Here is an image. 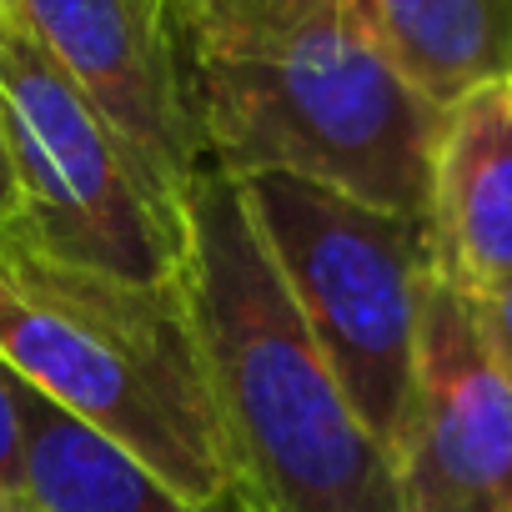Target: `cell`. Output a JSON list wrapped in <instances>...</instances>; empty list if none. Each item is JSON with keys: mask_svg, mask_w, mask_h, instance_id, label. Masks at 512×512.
Here are the masks:
<instances>
[{"mask_svg": "<svg viewBox=\"0 0 512 512\" xmlns=\"http://www.w3.org/2000/svg\"><path fill=\"white\" fill-rule=\"evenodd\" d=\"M201 166L307 176L427 216L437 106L377 51L347 0H161Z\"/></svg>", "mask_w": 512, "mask_h": 512, "instance_id": "obj_1", "label": "cell"}, {"mask_svg": "<svg viewBox=\"0 0 512 512\" xmlns=\"http://www.w3.org/2000/svg\"><path fill=\"white\" fill-rule=\"evenodd\" d=\"M231 477L262 512H402L392 452L367 432L272 256L241 186L201 166L186 186L181 267Z\"/></svg>", "mask_w": 512, "mask_h": 512, "instance_id": "obj_2", "label": "cell"}, {"mask_svg": "<svg viewBox=\"0 0 512 512\" xmlns=\"http://www.w3.org/2000/svg\"><path fill=\"white\" fill-rule=\"evenodd\" d=\"M0 357L176 497L236 482L181 277L126 282L0 236Z\"/></svg>", "mask_w": 512, "mask_h": 512, "instance_id": "obj_3", "label": "cell"}, {"mask_svg": "<svg viewBox=\"0 0 512 512\" xmlns=\"http://www.w3.org/2000/svg\"><path fill=\"white\" fill-rule=\"evenodd\" d=\"M236 186L317 352L367 432L392 447L412 387L422 297L437 277L427 216L387 211L307 176H246Z\"/></svg>", "mask_w": 512, "mask_h": 512, "instance_id": "obj_4", "label": "cell"}, {"mask_svg": "<svg viewBox=\"0 0 512 512\" xmlns=\"http://www.w3.org/2000/svg\"><path fill=\"white\" fill-rule=\"evenodd\" d=\"M0 106L21 181L16 241L66 267L126 282L181 277L186 201L151 181L21 11L0 21Z\"/></svg>", "mask_w": 512, "mask_h": 512, "instance_id": "obj_5", "label": "cell"}, {"mask_svg": "<svg viewBox=\"0 0 512 512\" xmlns=\"http://www.w3.org/2000/svg\"><path fill=\"white\" fill-rule=\"evenodd\" d=\"M402 512H512V377L477 302L432 277L417 362L392 437Z\"/></svg>", "mask_w": 512, "mask_h": 512, "instance_id": "obj_6", "label": "cell"}, {"mask_svg": "<svg viewBox=\"0 0 512 512\" xmlns=\"http://www.w3.org/2000/svg\"><path fill=\"white\" fill-rule=\"evenodd\" d=\"M16 11L151 181L186 201L201 156L181 111L161 0H16Z\"/></svg>", "mask_w": 512, "mask_h": 512, "instance_id": "obj_7", "label": "cell"}, {"mask_svg": "<svg viewBox=\"0 0 512 512\" xmlns=\"http://www.w3.org/2000/svg\"><path fill=\"white\" fill-rule=\"evenodd\" d=\"M427 226L442 282L472 302L512 287V76L437 116Z\"/></svg>", "mask_w": 512, "mask_h": 512, "instance_id": "obj_8", "label": "cell"}, {"mask_svg": "<svg viewBox=\"0 0 512 512\" xmlns=\"http://www.w3.org/2000/svg\"><path fill=\"white\" fill-rule=\"evenodd\" d=\"M397 76L447 111L512 76V0H347Z\"/></svg>", "mask_w": 512, "mask_h": 512, "instance_id": "obj_9", "label": "cell"}, {"mask_svg": "<svg viewBox=\"0 0 512 512\" xmlns=\"http://www.w3.org/2000/svg\"><path fill=\"white\" fill-rule=\"evenodd\" d=\"M26 492L41 512H262L256 497L231 482L211 502H186L146 467L116 452L106 437L51 407L31 387V467Z\"/></svg>", "mask_w": 512, "mask_h": 512, "instance_id": "obj_10", "label": "cell"}, {"mask_svg": "<svg viewBox=\"0 0 512 512\" xmlns=\"http://www.w3.org/2000/svg\"><path fill=\"white\" fill-rule=\"evenodd\" d=\"M31 382L0 357V497H31Z\"/></svg>", "mask_w": 512, "mask_h": 512, "instance_id": "obj_11", "label": "cell"}, {"mask_svg": "<svg viewBox=\"0 0 512 512\" xmlns=\"http://www.w3.org/2000/svg\"><path fill=\"white\" fill-rule=\"evenodd\" d=\"M477 317H482V327H487V342H492L497 362H502L507 377H512V287L497 292V297H482V302H477Z\"/></svg>", "mask_w": 512, "mask_h": 512, "instance_id": "obj_12", "label": "cell"}, {"mask_svg": "<svg viewBox=\"0 0 512 512\" xmlns=\"http://www.w3.org/2000/svg\"><path fill=\"white\" fill-rule=\"evenodd\" d=\"M21 226V181H16V156L6 136V106H0V236Z\"/></svg>", "mask_w": 512, "mask_h": 512, "instance_id": "obj_13", "label": "cell"}, {"mask_svg": "<svg viewBox=\"0 0 512 512\" xmlns=\"http://www.w3.org/2000/svg\"><path fill=\"white\" fill-rule=\"evenodd\" d=\"M0 512H41L31 497H0Z\"/></svg>", "mask_w": 512, "mask_h": 512, "instance_id": "obj_14", "label": "cell"}, {"mask_svg": "<svg viewBox=\"0 0 512 512\" xmlns=\"http://www.w3.org/2000/svg\"><path fill=\"white\" fill-rule=\"evenodd\" d=\"M16 16V0H0V21H11Z\"/></svg>", "mask_w": 512, "mask_h": 512, "instance_id": "obj_15", "label": "cell"}]
</instances>
